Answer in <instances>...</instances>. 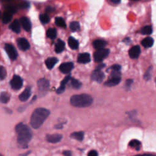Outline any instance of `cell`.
Masks as SVG:
<instances>
[{
    "label": "cell",
    "instance_id": "1",
    "mask_svg": "<svg viewBox=\"0 0 156 156\" xmlns=\"http://www.w3.org/2000/svg\"><path fill=\"white\" fill-rule=\"evenodd\" d=\"M15 131L17 134V142L19 146L22 148H27L33 137V132L30 128L26 124L20 123L16 126Z\"/></svg>",
    "mask_w": 156,
    "mask_h": 156
},
{
    "label": "cell",
    "instance_id": "2",
    "mask_svg": "<svg viewBox=\"0 0 156 156\" xmlns=\"http://www.w3.org/2000/svg\"><path fill=\"white\" fill-rule=\"evenodd\" d=\"M49 114V110L45 108L40 107L36 109L31 115L30 125L36 129L40 128Z\"/></svg>",
    "mask_w": 156,
    "mask_h": 156
},
{
    "label": "cell",
    "instance_id": "3",
    "mask_svg": "<svg viewBox=\"0 0 156 156\" xmlns=\"http://www.w3.org/2000/svg\"><path fill=\"white\" fill-rule=\"evenodd\" d=\"M93 101L92 97L87 94L73 95L70 99L71 104L74 107L79 108L88 107L92 104Z\"/></svg>",
    "mask_w": 156,
    "mask_h": 156
},
{
    "label": "cell",
    "instance_id": "4",
    "mask_svg": "<svg viewBox=\"0 0 156 156\" xmlns=\"http://www.w3.org/2000/svg\"><path fill=\"white\" fill-rule=\"evenodd\" d=\"M110 51L108 49H101L97 50L94 53V59L96 62H101L105 59L109 54Z\"/></svg>",
    "mask_w": 156,
    "mask_h": 156
},
{
    "label": "cell",
    "instance_id": "5",
    "mask_svg": "<svg viewBox=\"0 0 156 156\" xmlns=\"http://www.w3.org/2000/svg\"><path fill=\"white\" fill-rule=\"evenodd\" d=\"M37 85L40 93L42 95H45L49 88V82L47 79L42 78L37 81Z\"/></svg>",
    "mask_w": 156,
    "mask_h": 156
},
{
    "label": "cell",
    "instance_id": "6",
    "mask_svg": "<svg viewBox=\"0 0 156 156\" xmlns=\"http://www.w3.org/2000/svg\"><path fill=\"white\" fill-rule=\"evenodd\" d=\"M23 81L22 78L18 75H14L13 78L11 81V87L15 90H20L23 87Z\"/></svg>",
    "mask_w": 156,
    "mask_h": 156
},
{
    "label": "cell",
    "instance_id": "7",
    "mask_svg": "<svg viewBox=\"0 0 156 156\" xmlns=\"http://www.w3.org/2000/svg\"><path fill=\"white\" fill-rule=\"evenodd\" d=\"M5 49L11 59H12L13 60L17 59V58L18 57V53H17L15 48L12 45H11L9 43L5 44Z\"/></svg>",
    "mask_w": 156,
    "mask_h": 156
},
{
    "label": "cell",
    "instance_id": "8",
    "mask_svg": "<svg viewBox=\"0 0 156 156\" xmlns=\"http://www.w3.org/2000/svg\"><path fill=\"white\" fill-rule=\"evenodd\" d=\"M104 74L100 70H95L91 74V78L93 81H95L98 83H101L104 79Z\"/></svg>",
    "mask_w": 156,
    "mask_h": 156
},
{
    "label": "cell",
    "instance_id": "9",
    "mask_svg": "<svg viewBox=\"0 0 156 156\" xmlns=\"http://www.w3.org/2000/svg\"><path fill=\"white\" fill-rule=\"evenodd\" d=\"M74 68V65L72 62H65L60 65L59 69L62 73L68 74Z\"/></svg>",
    "mask_w": 156,
    "mask_h": 156
},
{
    "label": "cell",
    "instance_id": "10",
    "mask_svg": "<svg viewBox=\"0 0 156 156\" xmlns=\"http://www.w3.org/2000/svg\"><path fill=\"white\" fill-rule=\"evenodd\" d=\"M62 138H63V135L62 134H49L47 135L46 137V139L47 142L51 143H57L60 142Z\"/></svg>",
    "mask_w": 156,
    "mask_h": 156
},
{
    "label": "cell",
    "instance_id": "11",
    "mask_svg": "<svg viewBox=\"0 0 156 156\" xmlns=\"http://www.w3.org/2000/svg\"><path fill=\"white\" fill-rule=\"evenodd\" d=\"M18 48L22 51H27L30 48L29 42L24 38H19L17 41Z\"/></svg>",
    "mask_w": 156,
    "mask_h": 156
},
{
    "label": "cell",
    "instance_id": "12",
    "mask_svg": "<svg viewBox=\"0 0 156 156\" xmlns=\"http://www.w3.org/2000/svg\"><path fill=\"white\" fill-rule=\"evenodd\" d=\"M31 95V89L30 87H27L25 90L19 95V100L22 102H25L30 98Z\"/></svg>",
    "mask_w": 156,
    "mask_h": 156
},
{
    "label": "cell",
    "instance_id": "13",
    "mask_svg": "<svg viewBox=\"0 0 156 156\" xmlns=\"http://www.w3.org/2000/svg\"><path fill=\"white\" fill-rule=\"evenodd\" d=\"M20 23H21V24L22 25V27L26 31H27L28 32V31L30 30L32 25H31L30 21L28 18L26 17H21L20 20Z\"/></svg>",
    "mask_w": 156,
    "mask_h": 156
},
{
    "label": "cell",
    "instance_id": "14",
    "mask_svg": "<svg viewBox=\"0 0 156 156\" xmlns=\"http://www.w3.org/2000/svg\"><path fill=\"white\" fill-rule=\"evenodd\" d=\"M71 76L70 75H68L67 76H66L64 79L63 81H62L61 82V84H60V86L57 88L56 92L57 93H58V94H61V93H64L65 90V87H66V84L69 82V81L71 80Z\"/></svg>",
    "mask_w": 156,
    "mask_h": 156
},
{
    "label": "cell",
    "instance_id": "15",
    "mask_svg": "<svg viewBox=\"0 0 156 156\" xmlns=\"http://www.w3.org/2000/svg\"><path fill=\"white\" fill-rule=\"evenodd\" d=\"M141 53L140 47L138 45L134 46L129 49V54L131 58L132 59H137L138 57Z\"/></svg>",
    "mask_w": 156,
    "mask_h": 156
},
{
    "label": "cell",
    "instance_id": "16",
    "mask_svg": "<svg viewBox=\"0 0 156 156\" xmlns=\"http://www.w3.org/2000/svg\"><path fill=\"white\" fill-rule=\"evenodd\" d=\"M90 56L87 53H81L78 57V62L80 64H87L90 62Z\"/></svg>",
    "mask_w": 156,
    "mask_h": 156
},
{
    "label": "cell",
    "instance_id": "17",
    "mask_svg": "<svg viewBox=\"0 0 156 156\" xmlns=\"http://www.w3.org/2000/svg\"><path fill=\"white\" fill-rule=\"evenodd\" d=\"M58 59L56 57H49L45 61V64L47 68L49 70H51L54 65L57 63Z\"/></svg>",
    "mask_w": 156,
    "mask_h": 156
},
{
    "label": "cell",
    "instance_id": "18",
    "mask_svg": "<svg viewBox=\"0 0 156 156\" xmlns=\"http://www.w3.org/2000/svg\"><path fill=\"white\" fill-rule=\"evenodd\" d=\"M121 78H110L107 81H106L104 84L107 87H113L117 85L121 82Z\"/></svg>",
    "mask_w": 156,
    "mask_h": 156
},
{
    "label": "cell",
    "instance_id": "19",
    "mask_svg": "<svg viewBox=\"0 0 156 156\" xmlns=\"http://www.w3.org/2000/svg\"><path fill=\"white\" fill-rule=\"evenodd\" d=\"M9 28L15 33H20L21 30L20 23L18 20H15L9 26Z\"/></svg>",
    "mask_w": 156,
    "mask_h": 156
},
{
    "label": "cell",
    "instance_id": "20",
    "mask_svg": "<svg viewBox=\"0 0 156 156\" xmlns=\"http://www.w3.org/2000/svg\"><path fill=\"white\" fill-rule=\"evenodd\" d=\"M107 45V42L103 40H96L93 43V46L97 49H103Z\"/></svg>",
    "mask_w": 156,
    "mask_h": 156
},
{
    "label": "cell",
    "instance_id": "21",
    "mask_svg": "<svg viewBox=\"0 0 156 156\" xmlns=\"http://www.w3.org/2000/svg\"><path fill=\"white\" fill-rule=\"evenodd\" d=\"M65 49V43L62 40H59L56 44L55 51L57 53H60Z\"/></svg>",
    "mask_w": 156,
    "mask_h": 156
},
{
    "label": "cell",
    "instance_id": "22",
    "mask_svg": "<svg viewBox=\"0 0 156 156\" xmlns=\"http://www.w3.org/2000/svg\"><path fill=\"white\" fill-rule=\"evenodd\" d=\"M154 44V40L152 37H148L142 41V45L145 48H150Z\"/></svg>",
    "mask_w": 156,
    "mask_h": 156
},
{
    "label": "cell",
    "instance_id": "23",
    "mask_svg": "<svg viewBox=\"0 0 156 156\" xmlns=\"http://www.w3.org/2000/svg\"><path fill=\"white\" fill-rule=\"evenodd\" d=\"M68 43L70 47L72 49H77L79 47V43L77 40H76L73 37H70L68 40Z\"/></svg>",
    "mask_w": 156,
    "mask_h": 156
},
{
    "label": "cell",
    "instance_id": "24",
    "mask_svg": "<svg viewBox=\"0 0 156 156\" xmlns=\"http://www.w3.org/2000/svg\"><path fill=\"white\" fill-rule=\"evenodd\" d=\"M141 145V142L138 140H132L129 143V146L136 151H139L140 149Z\"/></svg>",
    "mask_w": 156,
    "mask_h": 156
},
{
    "label": "cell",
    "instance_id": "25",
    "mask_svg": "<svg viewBox=\"0 0 156 156\" xmlns=\"http://www.w3.org/2000/svg\"><path fill=\"white\" fill-rule=\"evenodd\" d=\"M71 137L73 139L79 140V141H82L84 138V132L83 131L73 132L71 134Z\"/></svg>",
    "mask_w": 156,
    "mask_h": 156
},
{
    "label": "cell",
    "instance_id": "26",
    "mask_svg": "<svg viewBox=\"0 0 156 156\" xmlns=\"http://www.w3.org/2000/svg\"><path fill=\"white\" fill-rule=\"evenodd\" d=\"M10 100V95L7 92H2L0 94V102L3 104H7Z\"/></svg>",
    "mask_w": 156,
    "mask_h": 156
},
{
    "label": "cell",
    "instance_id": "27",
    "mask_svg": "<svg viewBox=\"0 0 156 156\" xmlns=\"http://www.w3.org/2000/svg\"><path fill=\"white\" fill-rule=\"evenodd\" d=\"M47 37L52 40L56 39L57 36V30L55 28H50L47 30L46 33Z\"/></svg>",
    "mask_w": 156,
    "mask_h": 156
},
{
    "label": "cell",
    "instance_id": "28",
    "mask_svg": "<svg viewBox=\"0 0 156 156\" xmlns=\"http://www.w3.org/2000/svg\"><path fill=\"white\" fill-rule=\"evenodd\" d=\"M12 19V14L11 12H6L3 14V23L5 24H8L9 23Z\"/></svg>",
    "mask_w": 156,
    "mask_h": 156
},
{
    "label": "cell",
    "instance_id": "29",
    "mask_svg": "<svg viewBox=\"0 0 156 156\" xmlns=\"http://www.w3.org/2000/svg\"><path fill=\"white\" fill-rule=\"evenodd\" d=\"M141 33L143 35H150L152 33V28L150 26H146L141 29Z\"/></svg>",
    "mask_w": 156,
    "mask_h": 156
},
{
    "label": "cell",
    "instance_id": "30",
    "mask_svg": "<svg viewBox=\"0 0 156 156\" xmlns=\"http://www.w3.org/2000/svg\"><path fill=\"white\" fill-rule=\"evenodd\" d=\"M55 23L56 24L57 26H60L61 27H64V28H66V24L65 22L64 21V20L61 18V17H56L55 19Z\"/></svg>",
    "mask_w": 156,
    "mask_h": 156
},
{
    "label": "cell",
    "instance_id": "31",
    "mask_svg": "<svg viewBox=\"0 0 156 156\" xmlns=\"http://www.w3.org/2000/svg\"><path fill=\"white\" fill-rule=\"evenodd\" d=\"M70 28L73 32H75L80 29V24L78 21H73L70 24Z\"/></svg>",
    "mask_w": 156,
    "mask_h": 156
},
{
    "label": "cell",
    "instance_id": "32",
    "mask_svg": "<svg viewBox=\"0 0 156 156\" xmlns=\"http://www.w3.org/2000/svg\"><path fill=\"white\" fill-rule=\"evenodd\" d=\"M71 81H72V87L74 88H76V89H79L82 86V83L78 79H74V78H71Z\"/></svg>",
    "mask_w": 156,
    "mask_h": 156
},
{
    "label": "cell",
    "instance_id": "33",
    "mask_svg": "<svg viewBox=\"0 0 156 156\" xmlns=\"http://www.w3.org/2000/svg\"><path fill=\"white\" fill-rule=\"evenodd\" d=\"M40 20L43 24H46L49 23L50 18L47 14H42L40 15Z\"/></svg>",
    "mask_w": 156,
    "mask_h": 156
},
{
    "label": "cell",
    "instance_id": "34",
    "mask_svg": "<svg viewBox=\"0 0 156 156\" xmlns=\"http://www.w3.org/2000/svg\"><path fill=\"white\" fill-rule=\"evenodd\" d=\"M6 70L3 66H0V79L3 80L6 77Z\"/></svg>",
    "mask_w": 156,
    "mask_h": 156
},
{
    "label": "cell",
    "instance_id": "35",
    "mask_svg": "<svg viewBox=\"0 0 156 156\" xmlns=\"http://www.w3.org/2000/svg\"><path fill=\"white\" fill-rule=\"evenodd\" d=\"M151 72H152V67H149L148 70L146 71L145 75V76H144V78L145 80L146 81H148L151 79Z\"/></svg>",
    "mask_w": 156,
    "mask_h": 156
},
{
    "label": "cell",
    "instance_id": "36",
    "mask_svg": "<svg viewBox=\"0 0 156 156\" xmlns=\"http://www.w3.org/2000/svg\"><path fill=\"white\" fill-rule=\"evenodd\" d=\"M121 67L119 65H113V66H112V67L110 68V69H112V71H116V72H119L121 70Z\"/></svg>",
    "mask_w": 156,
    "mask_h": 156
},
{
    "label": "cell",
    "instance_id": "37",
    "mask_svg": "<svg viewBox=\"0 0 156 156\" xmlns=\"http://www.w3.org/2000/svg\"><path fill=\"white\" fill-rule=\"evenodd\" d=\"M98 154L97 151L95 150L90 151L87 154L88 156H98Z\"/></svg>",
    "mask_w": 156,
    "mask_h": 156
},
{
    "label": "cell",
    "instance_id": "38",
    "mask_svg": "<svg viewBox=\"0 0 156 156\" xmlns=\"http://www.w3.org/2000/svg\"><path fill=\"white\" fill-rule=\"evenodd\" d=\"M63 154L64 156H72V154L70 151H64L63 152Z\"/></svg>",
    "mask_w": 156,
    "mask_h": 156
},
{
    "label": "cell",
    "instance_id": "39",
    "mask_svg": "<svg viewBox=\"0 0 156 156\" xmlns=\"http://www.w3.org/2000/svg\"><path fill=\"white\" fill-rule=\"evenodd\" d=\"M132 82H133L132 80H131V79H128V80H127L126 82V86L129 87V86H131V85L132 84Z\"/></svg>",
    "mask_w": 156,
    "mask_h": 156
},
{
    "label": "cell",
    "instance_id": "40",
    "mask_svg": "<svg viewBox=\"0 0 156 156\" xmlns=\"http://www.w3.org/2000/svg\"><path fill=\"white\" fill-rule=\"evenodd\" d=\"M54 11V9L53 8H52V7H48L47 8V9H46V11L47 12H53V11Z\"/></svg>",
    "mask_w": 156,
    "mask_h": 156
},
{
    "label": "cell",
    "instance_id": "41",
    "mask_svg": "<svg viewBox=\"0 0 156 156\" xmlns=\"http://www.w3.org/2000/svg\"><path fill=\"white\" fill-rule=\"evenodd\" d=\"M110 1L113 3H115V4H118L119 3H120L121 0H110Z\"/></svg>",
    "mask_w": 156,
    "mask_h": 156
},
{
    "label": "cell",
    "instance_id": "42",
    "mask_svg": "<svg viewBox=\"0 0 156 156\" xmlns=\"http://www.w3.org/2000/svg\"><path fill=\"white\" fill-rule=\"evenodd\" d=\"M142 156H155V155H152V154H143V155H142Z\"/></svg>",
    "mask_w": 156,
    "mask_h": 156
},
{
    "label": "cell",
    "instance_id": "43",
    "mask_svg": "<svg viewBox=\"0 0 156 156\" xmlns=\"http://www.w3.org/2000/svg\"><path fill=\"white\" fill-rule=\"evenodd\" d=\"M135 156H142V155H135Z\"/></svg>",
    "mask_w": 156,
    "mask_h": 156
},
{
    "label": "cell",
    "instance_id": "44",
    "mask_svg": "<svg viewBox=\"0 0 156 156\" xmlns=\"http://www.w3.org/2000/svg\"><path fill=\"white\" fill-rule=\"evenodd\" d=\"M132 1H138V0H132Z\"/></svg>",
    "mask_w": 156,
    "mask_h": 156
},
{
    "label": "cell",
    "instance_id": "45",
    "mask_svg": "<svg viewBox=\"0 0 156 156\" xmlns=\"http://www.w3.org/2000/svg\"><path fill=\"white\" fill-rule=\"evenodd\" d=\"M0 156H3V155H2V154H0Z\"/></svg>",
    "mask_w": 156,
    "mask_h": 156
},
{
    "label": "cell",
    "instance_id": "46",
    "mask_svg": "<svg viewBox=\"0 0 156 156\" xmlns=\"http://www.w3.org/2000/svg\"><path fill=\"white\" fill-rule=\"evenodd\" d=\"M0 15H1V12H0Z\"/></svg>",
    "mask_w": 156,
    "mask_h": 156
}]
</instances>
